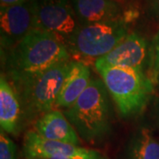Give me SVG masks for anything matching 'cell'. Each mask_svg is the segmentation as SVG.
I'll use <instances>...</instances> for the list:
<instances>
[{
	"instance_id": "obj_1",
	"label": "cell",
	"mask_w": 159,
	"mask_h": 159,
	"mask_svg": "<svg viewBox=\"0 0 159 159\" xmlns=\"http://www.w3.org/2000/svg\"><path fill=\"white\" fill-rule=\"evenodd\" d=\"M4 55L6 73L16 88L60 63L71 54L62 42L50 32L32 29Z\"/></svg>"
},
{
	"instance_id": "obj_2",
	"label": "cell",
	"mask_w": 159,
	"mask_h": 159,
	"mask_svg": "<svg viewBox=\"0 0 159 159\" xmlns=\"http://www.w3.org/2000/svg\"><path fill=\"white\" fill-rule=\"evenodd\" d=\"M102 80L93 79L82 95L65 111V116L87 142L106 136L111 128V104Z\"/></svg>"
},
{
	"instance_id": "obj_3",
	"label": "cell",
	"mask_w": 159,
	"mask_h": 159,
	"mask_svg": "<svg viewBox=\"0 0 159 159\" xmlns=\"http://www.w3.org/2000/svg\"><path fill=\"white\" fill-rule=\"evenodd\" d=\"M107 90L124 117L145 107L153 91V83L142 70L128 67L98 69Z\"/></svg>"
},
{
	"instance_id": "obj_4",
	"label": "cell",
	"mask_w": 159,
	"mask_h": 159,
	"mask_svg": "<svg viewBox=\"0 0 159 159\" xmlns=\"http://www.w3.org/2000/svg\"><path fill=\"white\" fill-rule=\"evenodd\" d=\"M73 62L60 63L16 88L24 115L34 118L53 110Z\"/></svg>"
},
{
	"instance_id": "obj_5",
	"label": "cell",
	"mask_w": 159,
	"mask_h": 159,
	"mask_svg": "<svg viewBox=\"0 0 159 159\" xmlns=\"http://www.w3.org/2000/svg\"><path fill=\"white\" fill-rule=\"evenodd\" d=\"M124 20L80 26L68 46L70 53L87 58L106 55L127 36Z\"/></svg>"
},
{
	"instance_id": "obj_6",
	"label": "cell",
	"mask_w": 159,
	"mask_h": 159,
	"mask_svg": "<svg viewBox=\"0 0 159 159\" xmlns=\"http://www.w3.org/2000/svg\"><path fill=\"white\" fill-rule=\"evenodd\" d=\"M31 2L34 29L53 34L68 50L71 40L80 28L71 2L68 0H31Z\"/></svg>"
},
{
	"instance_id": "obj_7",
	"label": "cell",
	"mask_w": 159,
	"mask_h": 159,
	"mask_svg": "<svg viewBox=\"0 0 159 159\" xmlns=\"http://www.w3.org/2000/svg\"><path fill=\"white\" fill-rule=\"evenodd\" d=\"M34 29V15L31 0L21 5L1 7V50L6 51L16 45Z\"/></svg>"
},
{
	"instance_id": "obj_8",
	"label": "cell",
	"mask_w": 159,
	"mask_h": 159,
	"mask_svg": "<svg viewBox=\"0 0 159 159\" xmlns=\"http://www.w3.org/2000/svg\"><path fill=\"white\" fill-rule=\"evenodd\" d=\"M149 56L147 41L135 33L128 34L106 55L95 60L97 70L105 67H128L143 71Z\"/></svg>"
},
{
	"instance_id": "obj_9",
	"label": "cell",
	"mask_w": 159,
	"mask_h": 159,
	"mask_svg": "<svg viewBox=\"0 0 159 159\" xmlns=\"http://www.w3.org/2000/svg\"><path fill=\"white\" fill-rule=\"evenodd\" d=\"M91 149L72 144L47 140L34 130L29 131L24 137L23 156L25 159H48L54 157H78L89 153Z\"/></svg>"
},
{
	"instance_id": "obj_10",
	"label": "cell",
	"mask_w": 159,
	"mask_h": 159,
	"mask_svg": "<svg viewBox=\"0 0 159 159\" xmlns=\"http://www.w3.org/2000/svg\"><path fill=\"white\" fill-rule=\"evenodd\" d=\"M80 26L123 20L121 6L114 0H70Z\"/></svg>"
},
{
	"instance_id": "obj_11",
	"label": "cell",
	"mask_w": 159,
	"mask_h": 159,
	"mask_svg": "<svg viewBox=\"0 0 159 159\" xmlns=\"http://www.w3.org/2000/svg\"><path fill=\"white\" fill-rule=\"evenodd\" d=\"M34 131L47 140L78 146V134L60 111L52 110L41 116L34 124Z\"/></svg>"
},
{
	"instance_id": "obj_12",
	"label": "cell",
	"mask_w": 159,
	"mask_h": 159,
	"mask_svg": "<svg viewBox=\"0 0 159 159\" xmlns=\"http://www.w3.org/2000/svg\"><path fill=\"white\" fill-rule=\"evenodd\" d=\"M90 81L89 66L80 61H74L57 97L55 107L69 108L87 89Z\"/></svg>"
},
{
	"instance_id": "obj_13",
	"label": "cell",
	"mask_w": 159,
	"mask_h": 159,
	"mask_svg": "<svg viewBox=\"0 0 159 159\" xmlns=\"http://www.w3.org/2000/svg\"><path fill=\"white\" fill-rule=\"evenodd\" d=\"M22 108L20 98L10 85L6 75L0 77V125L1 131L16 134L19 129Z\"/></svg>"
},
{
	"instance_id": "obj_14",
	"label": "cell",
	"mask_w": 159,
	"mask_h": 159,
	"mask_svg": "<svg viewBox=\"0 0 159 159\" xmlns=\"http://www.w3.org/2000/svg\"><path fill=\"white\" fill-rule=\"evenodd\" d=\"M127 158L159 159V141L147 128L137 131L129 142Z\"/></svg>"
},
{
	"instance_id": "obj_15",
	"label": "cell",
	"mask_w": 159,
	"mask_h": 159,
	"mask_svg": "<svg viewBox=\"0 0 159 159\" xmlns=\"http://www.w3.org/2000/svg\"><path fill=\"white\" fill-rule=\"evenodd\" d=\"M0 159H17L14 142L3 131L0 134Z\"/></svg>"
},
{
	"instance_id": "obj_16",
	"label": "cell",
	"mask_w": 159,
	"mask_h": 159,
	"mask_svg": "<svg viewBox=\"0 0 159 159\" xmlns=\"http://www.w3.org/2000/svg\"><path fill=\"white\" fill-rule=\"evenodd\" d=\"M150 66L154 74V80L159 74V31L153 40L151 48L149 50Z\"/></svg>"
},
{
	"instance_id": "obj_17",
	"label": "cell",
	"mask_w": 159,
	"mask_h": 159,
	"mask_svg": "<svg viewBox=\"0 0 159 159\" xmlns=\"http://www.w3.org/2000/svg\"><path fill=\"white\" fill-rule=\"evenodd\" d=\"M48 159H101L100 155L98 154V152L92 150L89 153L86 154L84 156L81 157H51Z\"/></svg>"
},
{
	"instance_id": "obj_18",
	"label": "cell",
	"mask_w": 159,
	"mask_h": 159,
	"mask_svg": "<svg viewBox=\"0 0 159 159\" xmlns=\"http://www.w3.org/2000/svg\"><path fill=\"white\" fill-rule=\"evenodd\" d=\"M148 10L155 16H159V0H149Z\"/></svg>"
},
{
	"instance_id": "obj_19",
	"label": "cell",
	"mask_w": 159,
	"mask_h": 159,
	"mask_svg": "<svg viewBox=\"0 0 159 159\" xmlns=\"http://www.w3.org/2000/svg\"><path fill=\"white\" fill-rule=\"evenodd\" d=\"M27 1L29 0H0V6L1 7L17 6V5H21Z\"/></svg>"
},
{
	"instance_id": "obj_20",
	"label": "cell",
	"mask_w": 159,
	"mask_h": 159,
	"mask_svg": "<svg viewBox=\"0 0 159 159\" xmlns=\"http://www.w3.org/2000/svg\"><path fill=\"white\" fill-rule=\"evenodd\" d=\"M155 80H156V81H157V83L159 84V74L157 75V78L155 79Z\"/></svg>"
},
{
	"instance_id": "obj_21",
	"label": "cell",
	"mask_w": 159,
	"mask_h": 159,
	"mask_svg": "<svg viewBox=\"0 0 159 159\" xmlns=\"http://www.w3.org/2000/svg\"><path fill=\"white\" fill-rule=\"evenodd\" d=\"M101 159H107V158H105V157H101Z\"/></svg>"
}]
</instances>
